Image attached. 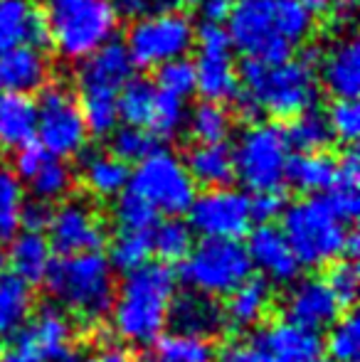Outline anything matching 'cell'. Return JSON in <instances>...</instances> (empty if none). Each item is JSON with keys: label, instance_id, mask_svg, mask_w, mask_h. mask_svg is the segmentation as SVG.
I'll return each mask as SVG.
<instances>
[{"label": "cell", "instance_id": "6da1fadb", "mask_svg": "<svg viewBox=\"0 0 360 362\" xmlns=\"http://www.w3.org/2000/svg\"><path fill=\"white\" fill-rule=\"evenodd\" d=\"M225 30L245 59L277 64L311 37L313 18L296 0H235Z\"/></svg>", "mask_w": 360, "mask_h": 362}, {"label": "cell", "instance_id": "7a4b0ae2", "mask_svg": "<svg viewBox=\"0 0 360 362\" xmlns=\"http://www.w3.org/2000/svg\"><path fill=\"white\" fill-rule=\"evenodd\" d=\"M178 276L163 262H146L124 274L111 300V325L124 343L146 345L163 335Z\"/></svg>", "mask_w": 360, "mask_h": 362}, {"label": "cell", "instance_id": "3957f363", "mask_svg": "<svg viewBox=\"0 0 360 362\" xmlns=\"http://www.w3.org/2000/svg\"><path fill=\"white\" fill-rule=\"evenodd\" d=\"M318 59L321 52L316 47H308L298 57H289L277 64L242 59L237 67L240 89L250 96L260 114L294 119L313 109L318 101Z\"/></svg>", "mask_w": 360, "mask_h": 362}, {"label": "cell", "instance_id": "277c9868", "mask_svg": "<svg viewBox=\"0 0 360 362\" xmlns=\"http://www.w3.org/2000/svg\"><path fill=\"white\" fill-rule=\"evenodd\" d=\"M45 288L57 308L94 325L111 310L116 291L114 267L101 252L59 257L45 276Z\"/></svg>", "mask_w": 360, "mask_h": 362}, {"label": "cell", "instance_id": "5b68a950", "mask_svg": "<svg viewBox=\"0 0 360 362\" xmlns=\"http://www.w3.org/2000/svg\"><path fill=\"white\" fill-rule=\"evenodd\" d=\"M134 59L119 40L84 57L77 67V101L82 109L87 131L96 139H106L119 126L116 96L121 86L134 76Z\"/></svg>", "mask_w": 360, "mask_h": 362}, {"label": "cell", "instance_id": "8992f818", "mask_svg": "<svg viewBox=\"0 0 360 362\" xmlns=\"http://www.w3.org/2000/svg\"><path fill=\"white\" fill-rule=\"evenodd\" d=\"M50 45L69 62H82L119 33L111 0H42Z\"/></svg>", "mask_w": 360, "mask_h": 362}, {"label": "cell", "instance_id": "52a82bcc", "mask_svg": "<svg viewBox=\"0 0 360 362\" xmlns=\"http://www.w3.org/2000/svg\"><path fill=\"white\" fill-rule=\"evenodd\" d=\"M281 232L301 267L316 269L346 254L348 227L331 212L323 197H303L284 207Z\"/></svg>", "mask_w": 360, "mask_h": 362}, {"label": "cell", "instance_id": "ba28073f", "mask_svg": "<svg viewBox=\"0 0 360 362\" xmlns=\"http://www.w3.org/2000/svg\"><path fill=\"white\" fill-rule=\"evenodd\" d=\"M252 262L240 239H200L180 262V279L190 291L227 298L252 276Z\"/></svg>", "mask_w": 360, "mask_h": 362}, {"label": "cell", "instance_id": "9c48e42d", "mask_svg": "<svg viewBox=\"0 0 360 362\" xmlns=\"http://www.w3.org/2000/svg\"><path fill=\"white\" fill-rule=\"evenodd\" d=\"M195 187L185 163L168 148H156L151 156L136 163V170L129 177V190L166 217L185 215L197 195Z\"/></svg>", "mask_w": 360, "mask_h": 362}, {"label": "cell", "instance_id": "30bf717a", "mask_svg": "<svg viewBox=\"0 0 360 362\" xmlns=\"http://www.w3.org/2000/svg\"><path fill=\"white\" fill-rule=\"evenodd\" d=\"M37 129L35 141L47 151L50 158L69 160L82 156L89 131L79 109L77 94L64 84H45L35 101Z\"/></svg>", "mask_w": 360, "mask_h": 362}, {"label": "cell", "instance_id": "8fae6325", "mask_svg": "<svg viewBox=\"0 0 360 362\" xmlns=\"http://www.w3.org/2000/svg\"><path fill=\"white\" fill-rule=\"evenodd\" d=\"M124 45L134 59V67L156 69L190 52L195 45V25L190 15L180 10L144 15L131 23Z\"/></svg>", "mask_w": 360, "mask_h": 362}, {"label": "cell", "instance_id": "7c38bea8", "mask_svg": "<svg viewBox=\"0 0 360 362\" xmlns=\"http://www.w3.org/2000/svg\"><path fill=\"white\" fill-rule=\"evenodd\" d=\"M289 151L291 148L284 139V129L277 124H252L232 148L235 180H242V185L255 195L279 192L284 187Z\"/></svg>", "mask_w": 360, "mask_h": 362}, {"label": "cell", "instance_id": "4fadbf2b", "mask_svg": "<svg viewBox=\"0 0 360 362\" xmlns=\"http://www.w3.org/2000/svg\"><path fill=\"white\" fill-rule=\"evenodd\" d=\"M72 318L54 303L42 305L0 350V362H57L72 348Z\"/></svg>", "mask_w": 360, "mask_h": 362}, {"label": "cell", "instance_id": "5bb4252c", "mask_svg": "<svg viewBox=\"0 0 360 362\" xmlns=\"http://www.w3.org/2000/svg\"><path fill=\"white\" fill-rule=\"evenodd\" d=\"M195 91L202 101L212 104H232L240 91V76H237L235 59H232L230 35L222 25L202 23L195 30Z\"/></svg>", "mask_w": 360, "mask_h": 362}, {"label": "cell", "instance_id": "9a60e30c", "mask_svg": "<svg viewBox=\"0 0 360 362\" xmlns=\"http://www.w3.org/2000/svg\"><path fill=\"white\" fill-rule=\"evenodd\" d=\"M187 224L202 239H242L252 227L250 195L235 187H212L195 195Z\"/></svg>", "mask_w": 360, "mask_h": 362}, {"label": "cell", "instance_id": "2e32d148", "mask_svg": "<svg viewBox=\"0 0 360 362\" xmlns=\"http://www.w3.org/2000/svg\"><path fill=\"white\" fill-rule=\"evenodd\" d=\"M50 247L59 257L99 252L106 244V224L87 200H67L52 212L47 227Z\"/></svg>", "mask_w": 360, "mask_h": 362}, {"label": "cell", "instance_id": "e0dca14e", "mask_svg": "<svg viewBox=\"0 0 360 362\" xmlns=\"http://www.w3.org/2000/svg\"><path fill=\"white\" fill-rule=\"evenodd\" d=\"M284 315H286V320L301 325V328L321 333L341 315V303L336 300V296L331 293L323 279H296L289 288L286 298H284Z\"/></svg>", "mask_w": 360, "mask_h": 362}, {"label": "cell", "instance_id": "ac0fdd59", "mask_svg": "<svg viewBox=\"0 0 360 362\" xmlns=\"http://www.w3.org/2000/svg\"><path fill=\"white\" fill-rule=\"evenodd\" d=\"M247 254H250L252 267L260 269L267 281L274 284H294L301 272V264L296 262L281 227L274 224H260L250 234L247 242Z\"/></svg>", "mask_w": 360, "mask_h": 362}, {"label": "cell", "instance_id": "d6986e66", "mask_svg": "<svg viewBox=\"0 0 360 362\" xmlns=\"http://www.w3.org/2000/svg\"><path fill=\"white\" fill-rule=\"evenodd\" d=\"M15 47H50L42 10L30 0H0V54Z\"/></svg>", "mask_w": 360, "mask_h": 362}, {"label": "cell", "instance_id": "ffe728a7", "mask_svg": "<svg viewBox=\"0 0 360 362\" xmlns=\"http://www.w3.org/2000/svg\"><path fill=\"white\" fill-rule=\"evenodd\" d=\"M168 323L173 330L185 335H195V338L210 340L225 333L227 318L225 308L220 300L212 296L197 293V291H187V293H175L173 303H170Z\"/></svg>", "mask_w": 360, "mask_h": 362}, {"label": "cell", "instance_id": "44dd1931", "mask_svg": "<svg viewBox=\"0 0 360 362\" xmlns=\"http://www.w3.org/2000/svg\"><path fill=\"white\" fill-rule=\"evenodd\" d=\"M274 362H316L323 355V338L316 330L301 328L291 320H277L257 335Z\"/></svg>", "mask_w": 360, "mask_h": 362}, {"label": "cell", "instance_id": "7402d4cb", "mask_svg": "<svg viewBox=\"0 0 360 362\" xmlns=\"http://www.w3.org/2000/svg\"><path fill=\"white\" fill-rule=\"evenodd\" d=\"M318 81L336 99H356L360 91V47L356 37L338 40L318 59Z\"/></svg>", "mask_w": 360, "mask_h": 362}, {"label": "cell", "instance_id": "603a6c76", "mask_svg": "<svg viewBox=\"0 0 360 362\" xmlns=\"http://www.w3.org/2000/svg\"><path fill=\"white\" fill-rule=\"evenodd\" d=\"M50 84V59L42 49L15 47L0 54V94H33Z\"/></svg>", "mask_w": 360, "mask_h": 362}, {"label": "cell", "instance_id": "cb8c5ba5", "mask_svg": "<svg viewBox=\"0 0 360 362\" xmlns=\"http://www.w3.org/2000/svg\"><path fill=\"white\" fill-rule=\"evenodd\" d=\"M185 170L192 182L207 190L212 187H230L235 182V156L227 141L222 144H195L185 153Z\"/></svg>", "mask_w": 360, "mask_h": 362}, {"label": "cell", "instance_id": "d4e9b609", "mask_svg": "<svg viewBox=\"0 0 360 362\" xmlns=\"http://www.w3.org/2000/svg\"><path fill=\"white\" fill-rule=\"evenodd\" d=\"M274 303L272 284L262 276H250L242 286H237L227 296L225 318L227 325L237 330H247L260 325L269 315Z\"/></svg>", "mask_w": 360, "mask_h": 362}, {"label": "cell", "instance_id": "484cf974", "mask_svg": "<svg viewBox=\"0 0 360 362\" xmlns=\"http://www.w3.org/2000/svg\"><path fill=\"white\" fill-rule=\"evenodd\" d=\"M336 160V175L323 200L343 224H351L360 212V156L356 146H348Z\"/></svg>", "mask_w": 360, "mask_h": 362}, {"label": "cell", "instance_id": "4316f807", "mask_svg": "<svg viewBox=\"0 0 360 362\" xmlns=\"http://www.w3.org/2000/svg\"><path fill=\"white\" fill-rule=\"evenodd\" d=\"M37 109L30 94H0V151H18L35 141Z\"/></svg>", "mask_w": 360, "mask_h": 362}, {"label": "cell", "instance_id": "83f0119b", "mask_svg": "<svg viewBox=\"0 0 360 362\" xmlns=\"http://www.w3.org/2000/svg\"><path fill=\"white\" fill-rule=\"evenodd\" d=\"M8 264L13 267V274L23 279L25 284H40L45 281L50 267H52V247L47 237L40 232H23L15 234L10 244Z\"/></svg>", "mask_w": 360, "mask_h": 362}, {"label": "cell", "instance_id": "f1b7e54d", "mask_svg": "<svg viewBox=\"0 0 360 362\" xmlns=\"http://www.w3.org/2000/svg\"><path fill=\"white\" fill-rule=\"evenodd\" d=\"M336 158L326 151L318 153H294L286 160L284 182L294 187L301 195H316L321 190H328L336 175Z\"/></svg>", "mask_w": 360, "mask_h": 362}, {"label": "cell", "instance_id": "f546056e", "mask_svg": "<svg viewBox=\"0 0 360 362\" xmlns=\"http://www.w3.org/2000/svg\"><path fill=\"white\" fill-rule=\"evenodd\" d=\"M131 170L124 160L111 153H87L82 158V180L84 187L99 200L119 197L129 187Z\"/></svg>", "mask_w": 360, "mask_h": 362}, {"label": "cell", "instance_id": "4dcf8cb0", "mask_svg": "<svg viewBox=\"0 0 360 362\" xmlns=\"http://www.w3.org/2000/svg\"><path fill=\"white\" fill-rule=\"evenodd\" d=\"M33 310V286L15 274H0V340L13 338L30 320Z\"/></svg>", "mask_w": 360, "mask_h": 362}, {"label": "cell", "instance_id": "1f68e13d", "mask_svg": "<svg viewBox=\"0 0 360 362\" xmlns=\"http://www.w3.org/2000/svg\"><path fill=\"white\" fill-rule=\"evenodd\" d=\"M284 139H286L289 148H294L296 153L326 151L336 141L331 126H328L326 114L321 109H316V106L289 119V126L284 129Z\"/></svg>", "mask_w": 360, "mask_h": 362}, {"label": "cell", "instance_id": "d6a6232c", "mask_svg": "<svg viewBox=\"0 0 360 362\" xmlns=\"http://www.w3.org/2000/svg\"><path fill=\"white\" fill-rule=\"evenodd\" d=\"M156 84L144 76H131L124 86H121L119 96H116V111H119V124L124 126H141L146 129L153 111L156 101Z\"/></svg>", "mask_w": 360, "mask_h": 362}, {"label": "cell", "instance_id": "836d02e7", "mask_svg": "<svg viewBox=\"0 0 360 362\" xmlns=\"http://www.w3.org/2000/svg\"><path fill=\"white\" fill-rule=\"evenodd\" d=\"M210 340L185 333H163L151 343V362H212Z\"/></svg>", "mask_w": 360, "mask_h": 362}, {"label": "cell", "instance_id": "e575fe53", "mask_svg": "<svg viewBox=\"0 0 360 362\" xmlns=\"http://www.w3.org/2000/svg\"><path fill=\"white\" fill-rule=\"evenodd\" d=\"M187 131L195 144H222L232 131V114L222 104L200 101L192 111H187Z\"/></svg>", "mask_w": 360, "mask_h": 362}, {"label": "cell", "instance_id": "d590c367", "mask_svg": "<svg viewBox=\"0 0 360 362\" xmlns=\"http://www.w3.org/2000/svg\"><path fill=\"white\" fill-rule=\"evenodd\" d=\"M151 249L163 264L182 262L192 249V229L180 217H166L151 229Z\"/></svg>", "mask_w": 360, "mask_h": 362}, {"label": "cell", "instance_id": "8d00e7d4", "mask_svg": "<svg viewBox=\"0 0 360 362\" xmlns=\"http://www.w3.org/2000/svg\"><path fill=\"white\" fill-rule=\"evenodd\" d=\"M23 180L15 175L10 163L0 160V242L13 239L20 229V212L25 205Z\"/></svg>", "mask_w": 360, "mask_h": 362}, {"label": "cell", "instance_id": "74e56055", "mask_svg": "<svg viewBox=\"0 0 360 362\" xmlns=\"http://www.w3.org/2000/svg\"><path fill=\"white\" fill-rule=\"evenodd\" d=\"M328 360L333 362H358L360 360V323L356 313L338 315L328 325V338L323 343Z\"/></svg>", "mask_w": 360, "mask_h": 362}, {"label": "cell", "instance_id": "f35d334b", "mask_svg": "<svg viewBox=\"0 0 360 362\" xmlns=\"http://www.w3.org/2000/svg\"><path fill=\"white\" fill-rule=\"evenodd\" d=\"M185 121H187L185 99L166 94V91H156L153 111H151V119L146 129H149L156 139L173 141L175 136L185 129Z\"/></svg>", "mask_w": 360, "mask_h": 362}, {"label": "cell", "instance_id": "ab89813d", "mask_svg": "<svg viewBox=\"0 0 360 362\" xmlns=\"http://www.w3.org/2000/svg\"><path fill=\"white\" fill-rule=\"evenodd\" d=\"M33 185V195L37 200L45 202H57L72 192L74 187V170L69 168L67 160H59V158H50L42 168H40L37 175L30 180Z\"/></svg>", "mask_w": 360, "mask_h": 362}, {"label": "cell", "instance_id": "60d3db41", "mask_svg": "<svg viewBox=\"0 0 360 362\" xmlns=\"http://www.w3.org/2000/svg\"><path fill=\"white\" fill-rule=\"evenodd\" d=\"M151 254H153L151 232H116L114 242H111V254L106 259L114 269L129 274L151 262Z\"/></svg>", "mask_w": 360, "mask_h": 362}, {"label": "cell", "instance_id": "b9f144b4", "mask_svg": "<svg viewBox=\"0 0 360 362\" xmlns=\"http://www.w3.org/2000/svg\"><path fill=\"white\" fill-rule=\"evenodd\" d=\"M114 222L119 232H151L158 222V212L141 195L124 190L114 202Z\"/></svg>", "mask_w": 360, "mask_h": 362}, {"label": "cell", "instance_id": "7bdbcfd3", "mask_svg": "<svg viewBox=\"0 0 360 362\" xmlns=\"http://www.w3.org/2000/svg\"><path fill=\"white\" fill-rule=\"evenodd\" d=\"M111 156H116L119 160L129 163H141L146 156L156 151V136L149 129H141V126H116L111 131Z\"/></svg>", "mask_w": 360, "mask_h": 362}, {"label": "cell", "instance_id": "ee69618b", "mask_svg": "<svg viewBox=\"0 0 360 362\" xmlns=\"http://www.w3.org/2000/svg\"><path fill=\"white\" fill-rule=\"evenodd\" d=\"M156 89L173 94L178 99H187L195 94V64L187 57L170 59V62L156 67Z\"/></svg>", "mask_w": 360, "mask_h": 362}, {"label": "cell", "instance_id": "f6af8a7d", "mask_svg": "<svg viewBox=\"0 0 360 362\" xmlns=\"http://www.w3.org/2000/svg\"><path fill=\"white\" fill-rule=\"evenodd\" d=\"M326 119L333 131V139L346 146L356 144L360 136V109L356 99H336L328 109Z\"/></svg>", "mask_w": 360, "mask_h": 362}, {"label": "cell", "instance_id": "bcb514c9", "mask_svg": "<svg viewBox=\"0 0 360 362\" xmlns=\"http://www.w3.org/2000/svg\"><path fill=\"white\" fill-rule=\"evenodd\" d=\"M326 286L331 288V293L336 296V300L343 305L356 303L358 298V286H360V272L353 259H341L333 262V267L328 269Z\"/></svg>", "mask_w": 360, "mask_h": 362}, {"label": "cell", "instance_id": "7dc6e473", "mask_svg": "<svg viewBox=\"0 0 360 362\" xmlns=\"http://www.w3.org/2000/svg\"><path fill=\"white\" fill-rule=\"evenodd\" d=\"M50 160L47 151H45L42 146L37 144V141H30V144H25L23 148H18L15 151V158H13V170L15 175L20 177V180H33L35 175L40 173V168L45 165V163Z\"/></svg>", "mask_w": 360, "mask_h": 362}, {"label": "cell", "instance_id": "c3c4849f", "mask_svg": "<svg viewBox=\"0 0 360 362\" xmlns=\"http://www.w3.org/2000/svg\"><path fill=\"white\" fill-rule=\"evenodd\" d=\"M217 362H274V358L257 338H247L227 343L217 355Z\"/></svg>", "mask_w": 360, "mask_h": 362}, {"label": "cell", "instance_id": "681fc988", "mask_svg": "<svg viewBox=\"0 0 360 362\" xmlns=\"http://www.w3.org/2000/svg\"><path fill=\"white\" fill-rule=\"evenodd\" d=\"M284 207H286V200H284L281 190L279 192H257L255 197H250L252 222L272 224V219L281 217Z\"/></svg>", "mask_w": 360, "mask_h": 362}, {"label": "cell", "instance_id": "f907efd6", "mask_svg": "<svg viewBox=\"0 0 360 362\" xmlns=\"http://www.w3.org/2000/svg\"><path fill=\"white\" fill-rule=\"evenodd\" d=\"M54 207L45 200H25L23 212H20V227H25V232H40L42 234L45 229L50 227V219H52Z\"/></svg>", "mask_w": 360, "mask_h": 362}, {"label": "cell", "instance_id": "816d5d0a", "mask_svg": "<svg viewBox=\"0 0 360 362\" xmlns=\"http://www.w3.org/2000/svg\"><path fill=\"white\" fill-rule=\"evenodd\" d=\"M180 0H111L119 15L126 18H144V15L163 13V10H175Z\"/></svg>", "mask_w": 360, "mask_h": 362}, {"label": "cell", "instance_id": "f5cc1de1", "mask_svg": "<svg viewBox=\"0 0 360 362\" xmlns=\"http://www.w3.org/2000/svg\"><path fill=\"white\" fill-rule=\"evenodd\" d=\"M232 0H202L200 3V15L205 18V23L222 25L230 15Z\"/></svg>", "mask_w": 360, "mask_h": 362}, {"label": "cell", "instance_id": "db71d44e", "mask_svg": "<svg viewBox=\"0 0 360 362\" xmlns=\"http://www.w3.org/2000/svg\"><path fill=\"white\" fill-rule=\"evenodd\" d=\"M91 360L94 362H134V355L121 343H104L96 350V355H91Z\"/></svg>", "mask_w": 360, "mask_h": 362}, {"label": "cell", "instance_id": "11a10c76", "mask_svg": "<svg viewBox=\"0 0 360 362\" xmlns=\"http://www.w3.org/2000/svg\"><path fill=\"white\" fill-rule=\"evenodd\" d=\"M308 15H328L333 8H336V0H296Z\"/></svg>", "mask_w": 360, "mask_h": 362}, {"label": "cell", "instance_id": "9f6ffc18", "mask_svg": "<svg viewBox=\"0 0 360 362\" xmlns=\"http://www.w3.org/2000/svg\"><path fill=\"white\" fill-rule=\"evenodd\" d=\"M57 362H94V360H91V355L87 353V350H79L72 345V348H69Z\"/></svg>", "mask_w": 360, "mask_h": 362}, {"label": "cell", "instance_id": "6f0895ef", "mask_svg": "<svg viewBox=\"0 0 360 362\" xmlns=\"http://www.w3.org/2000/svg\"><path fill=\"white\" fill-rule=\"evenodd\" d=\"M5 264H8V254H5V247L0 242V274H5Z\"/></svg>", "mask_w": 360, "mask_h": 362}, {"label": "cell", "instance_id": "680465c9", "mask_svg": "<svg viewBox=\"0 0 360 362\" xmlns=\"http://www.w3.org/2000/svg\"><path fill=\"white\" fill-rule=\"evenodd\" d=\"M356 3H358V0H341V8H348V10H351Z\"/></svg>", "mask_w": 360, "mask_h": 362}, {"label": "cell", "instance_id": "91938a15", "mask_svg": "<svg viewBox=\"0 0 360 362\" xmlns=\"http://www.w3.org/2000/svg\"><path fill=\"white\" fill-rule=\"evenodd\" d=\"M185 3H195V5H200V3H202V0H185Z\"/></svg>", "mask_w": 360, "mask_h": 362}, {"label": "cell", "instance_id": "94428289", "mask_svg": "<svg viewBox=\"0 0 360 362\" xmlns=\"http://www.w3.org/2000/svg\"><path fill=\"white\" fill-rule=\"evenodd\" d=\"M316 362H333V360H328V358H318Z\"/></svg>", "mask_w": 360, "mask_h": 362}, {"label": "cell", "instance_id": "6125c7cd", "mask_svg": "<svg viewBox=\"0 0 360 362\" xmlns=\"http://www.w3.org/2000/svg\"><path fill=\"white\" fill-rule=\"evenodd\" d=\"M0 350H3V340H0Z\"/></svg>", "mask_w": 360, "mask_h": 362}]
</instances>
